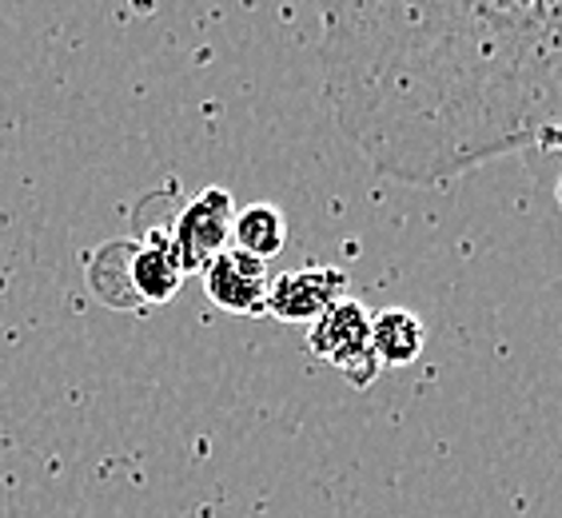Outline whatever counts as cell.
<instances>
[{
    "mask_svg": "<svg viewBox=\"0 0 562 518\" xmlns=\"http://www.w3.org/2000/svg\"><path fill=\"white\" fill-rule=\"evenodd\" d=\"M347 295V271L339 268H295L276 275L268 288V312L280 324H312L331 303Z\"/></svg>",
    "mask_w": 562,
    "mask_h": 518,
    "instance_id": "6",
    "label": "cell"
},
{
    "mask_svg": "<svg viewBox=\"0 0 562 518\" xmlns=\"http://www.w3.org/2000/svg\"><path fill=\"white\" fill-rule=\"evenodd\" d=\"M204 292L227 315H263L268 312V263L244 256L239 248H224L204 271Z\"/></svg>",
    "mask_w": 562,
    "mask_h": 518,
    "instance_id": "5",
    "label": "cell"
},
{
    "mask_svg": "<svg viewBox=\"0 0 562 518\" xmlns=\"http://www.w3.org/2000/svg\"><path fill=\"white\" fill-rule=\"evenodd\" d=\"M427 344V327L407 307H383L371 315V351H375L379 368H412L423 356Z\"/></svg>",
    "mask_w": 562,
    "mask_h": 518,
    "instance_id": "7",
    "label": "cell"
},
{
    "mask_svg": "<svg viewBox=\"0 0 562 518\" xmlns=\"http://www.w3.org/2000/svg\"><path fill=\"white\" fill-rule=\"evenodd\" d=\"M283 244H288V219H283L280 207L276 204L236 207V216H232V248L268 263L271 256H280Z\"/></svg>",
    "mask_w": 562,
    "mask_h": 518,
    "instance_id": "8",
    "label": "cell"
},
{
    "mask_svg": "<svg viewBox=\"0 0 562 518\" xmlns=\"http://www.w3.org/2000/svg\"><path fill=\"white\" fill-rule=\"evenodd\" d=\"M307 351L331 363L351 387H371L383 371L371 351V315L351 295H339L324 315H315L307 331Z\"/></svg>",
    "mask_w": 562,
    "mask_h": 518,
    "instance_id": "3",
    "label": "cell"
},
{
    "mask_svg": "<svg viewBox=\"0 0 562 518\" xmlns=\"http://www.w3.org/2000/svg\"><path fill=\"white\" fill-rule=\"evenodd\" d=\"M88 275L92 288L109 307H148V303H168L180 283H184V268L176 259L168 236H148V239H112L88 259Z\"/></svg>",
    "mask_w": 562,
    "mask_h": 518,
    "instance_id": "2",
    "label": "cell"
},
{
    "mask_svg": "<svg viewBox=\"0 0 562 518\" xmlns=\"http://www.w3.org/2000/svg\"><path fill=\"white\" fill-rule=\"evenodd\" d=\"M232 216H236V200L227 188H204L195 200L180 207L168 244H172L184 275L204 271L220 251L232 248Z\"/></svg>",
    "mask_w": 562,
    "mask_h": 518,
    "instance_id": "4",
    "label": "cell"
},
{
    "mask_svg": "<svg viewBox=\"0 0 562 518\" xmlns=\"http://www.w3.org/2000/svg\"><path fill=\"white\" fill-rule=\"evenodd\" d=\"M336 124L375 172L443 184L559 144L562 0H315Z\"/></svg>",
    "mask_w": 562,
    "mask_h": 518,
    "instance_id": "1",
    "label": "cell"
}]
</instances>
